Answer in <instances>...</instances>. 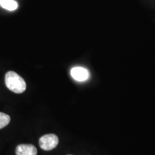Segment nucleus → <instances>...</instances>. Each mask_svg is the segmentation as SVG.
<instances>
[{
  "mask_svg": "<svg viewBox=\"0 0 155 155\" xmlns=\"http://www.w3.org/2000/svg\"><path fill=\"white\" fill-rule=\"evenodd\" d=\"M5 84L11 91L15 94H22L27 88L24 79L14 71H9L6 73Z\"/></svg>",
  "mask_w": 155,
  "mask_h": 155,
  "instance_id": "nucleus-1",
  "label": "nucleus"
},
{
  "mask_svg": "<svg viewBox=\"0 0 155 155\" xmlns=\"http://www.w3.org/2000/svg\"><path fill=\"white\" fill-rule=\"evenodd\" d=\"M59 139L55 134H50L42 136L39 141V144L43 150L50 151L55 149L58 146Z\"/></svg>",
  "mask_w": 155,
  "mask_h": 155,
  "instance_id": "nucleus-2",
  "label": "nucleus"
},
{
  "mask_svg": "<svg viewBox=\"0 0 155 155\" xmlns=\"http://www.w3.org/2000/svg\"><path fill=\"white\" fill-rule=\"evenodd\" d=\"M71 75L74 80L78 82H84L90 78L88 70L83 67H74L71 69Z\"/></svg>",
  "mask_w": 155,
  "mask_h": 155,
  "instance_id": "nucleus-3",
  "label": "nucleus"
},
{
  "mask_svg": "<svg viewBox=\"0 0 155 155\" xmlns=\"http://www.w3.org/2000/svg\"><path fill=\"white\" fill-rule=\"evenodd\" d=\"M16 155H37L38 150L32 144H19L16 148Z\"/></svg>",
  "mask_w": 155,
  "mask_h": 155,
  "instance_id": "nucleus-4",
  "label": "nucleus"
},
{
  "mask_svg": "<svg viewBox=\"0 0 155 155\" xmlns=\"http://www.w3.org/2000/svg\"><path fill=\"white\" fill-rule=\"evenodd\" d=\"M0 5L9 11H14L18 7V4L15 0H0Z\"/></svg>",
  "mask_w": 155,
  "mask_h": 155,
  "instance_id": "nucleus-5",
  "label": "nucleus"
},
{
  "mask_svg": "<svg viewBox=\"0 0 155 155\" xmlns=\"http://www.w3.org/2000/svg\"><path fill=\"white\" fill-rule=\"evenodd\" d=\"M10 122V116L2 112H0V129L7 127Z\"/></svg>",
  "mask_w": 155,
  "mask_h": 155,
  "instance_id": "nucleus-6",
  "label": "nucleus"
}]
</instances>
